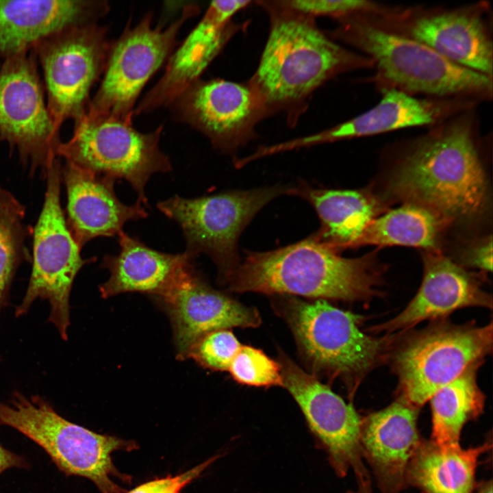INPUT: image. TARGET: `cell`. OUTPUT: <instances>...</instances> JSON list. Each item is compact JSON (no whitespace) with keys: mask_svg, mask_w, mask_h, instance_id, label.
Segmentation results:
<instances>
[{"mask_svg":"<svg viewBox=\"0 0 493 493\" xmlns=\"http://www.w3.org/2000/svg\"><path fill=\"white\" fill-rule=\"evenodd\" d=\"M47 185L42 212L34 233V262L29 282L15 316L27 313L38 299L50 307L48 321L67 340L70 320V294L74 279L89 260L80 255L64 218L60 204L62 170L55 160L46 170Z\"/></svg>","mask_w":493,"mask_h":493,"instance_id":"cell-9","label":"cell"},{"mask_svg":"<svg viewBox=\"0 0 493 493\" xmlns=\"http://www.w3.org/2000/svg\"><path fill=\"white\" fill-rule=\"evenodd\" d=\"M284 386L301 408L316 446L339 477L351 470L357 483L370 480L360 445L361 416L315 376L284 355L279 357Z\"/></svg>","mask_w":493,"mask_h":493,"instance_id":"cell-14","label":"cell"},{"mask_svg":"<svg viewBox=\"0 0 493 493\" xmlns=\"http://www.w3.org/2000/svg\"><path fill=\"white\" fill-rule=\"evenodd\" d=\"M118 238L119 253L104 256L102 262L110 272L109 279L99 288L103 298L134 292L159 298L171 288L194 259L186 251L170 254L156 251L123 231Z\"/></svg>","mask_w":493,"mask_h":493,"instance_id":"cell-24","label":"cell"},{"mask_svg":"<svg viewBox=\"0 0 493 493\" xmlns=\"http://www.w3.org/2000/svg\"><path fill=\"white\" fill-rule=\"evenodd\" d=\"M492 446L490 439L464 449L442 448L422 438L407 466V485L424 493H472L478 459Z\"/></svg>","mask_w":493,"mask_h":493,"instance_id":"cell-26","label":"cell"},{"mask_svg":"<svg viewBox=\"0 0 493 493\" xmlns=\"http://www.w3.org/2000/svg\"><path fill=\"white\" fill-rule=\"evenodd\" d=\"M372 255L345 258L307 238L272 251H248L221 283L237 292L366 300L377 283Z\"/></svg>","mask_w":493,"mask_h":493,"instance_id":"cell-2","label":"cell"},{"mask_svg":"<svg viewBox=\"0 0 493 493\" xmlns=\"http://www.w3.org/2000/svg\"><path fill=\"white\" fill-rule=\"evenodd\" d=\"M0 362H1V356H0Z\"/></svg>","mask_w":493,"mask_h":493,"instance_id":"cell-38","label":"cell"},{"mask_svg":"<svg viewBox=\"0 0 493 493\" xmlns=\"http://www.w3.org/2000/svg\"><path fill=\"white\" fill-rule=\"evenodd\" d=\"M109 10L105 1L0 0V56L29 51L66 28L94 23Z\"/></svg>","mask_w":493,"mask_h":493,"instance_id":"cell-21","label":"cell"},{"mask_svg":"<svg viewBox=\"0 0 493 493\" xmlns=\"http://www.w3.org/2000/svg\"><path fill=\"white\" fill-rule=\"evenodd\" d=\"M477 493H492V480L487 481L481 484Z\"/></svg>","mask_w":493,"mask_h":493,"instance_id":"cell-37","label":"cell"},{"mask_svg":"<svg viewBox=\"0 0 493 493\" xmlns=\"http://www.w3.org/2000/svg\"><path fill=\"white\" fill-rule=\"evenodd\" d=\"M492 349V323L483 327L442 323L422 331L395 354L400 396L420 408Z\"/></svg>","mask_w":493,"mask_h":493,"instance_id":"cell-10","label":"cell"},{"mask_svg":"<svg viewBox=\"0 0 493 493\" xmlns=\"http://www.w3.org/2000/svg\"><path fill=\"white\" fill-rule=\"evenodd\" d=\"M286 194L311 204L320 220V227L311 236L337 253L354 247L380 210L379 203L365 192L316 188L304 181L288 187Z\"/></svg>","mask_w":493,"mask_h":493,"instance_id":"cell-25","label":"cell"},{"mask_svg":"<svg viewBox=\"0 0 493 493\" xmlns=\"http://www.w3.org/2000/svg\"><path fill=\"white\" fill-rule=\"evenodd\" d=\"M189 264L164 295L159 297L173 330L177 356L188 357L194 344L203 336L231 327H256L257 311L212 288Z\"/></svg>","mask_w":493,"mask_h":493,"instance_id":"cell-16","label":"cell"},{"mask_svg":"<svg viewBox=\"0 0 493 493\" xmlns=\"http://www.w3.org/2000/svg\"><path fill=\"white\" fill-rule=\"evenodd\" d=\"M287 186L229 190L193 199L175 195L157 203L158 210L181 227L186 251L195 258L207 254L216 265L222 282L240 262L238 238L255 216Z\"/></svg>","mask_w":493,"mask_h":493,"instance_id":"cell-8","label":"cell"},{"mask_svg":"<svg viewBox=\"0 0 493 493\" xmlns=\"http://www.w3.org/2000/svg\"><path fill=\"white\" fill-rule=\"evenodd\" d=\"M162 126L149 133L136 130L132 121L88 111L75 121L73 135L61 142L58 155L92 173L128 181L147 206L144 188L156 173L171 170L159 147Z\"/></svg>","mask_w":493,"mask_h":493,"instance_id":"cell-6","label":"cell"},{"mask_svg":"<svg viewBox=\"0 0 493 493\" xmlns=\"http://www.w3.org/2000/svg\"><path fill=\"white\" fill-rule=\"evenodd\" d=\"M68 228L81 249L97 237H112L129 220L147 217L143 204L126 205L116 195L115 179L66 162Z\"/></svg>","mask_w":493,"mask_h":493,"instance_id":"cell-19","label":"cell"},{"mask_svg":"<svg viewBox=\"0 0 493 493\" xmlns=\"http://www.w3.org/2000/svg\"><path fill=\"white\" fill-rule=\"evenodd\" d=\"M477 367L478 365L469 368L429 399L432 413L431 440L440 447L460 446L464 426L483 412L485 400L477 383Z\"/></svg>","mask_w":493,"mask_h":493,"instance_id":"cell-27","label":"cell"},{"mask_svg":"<svg viewBox=\"0 0 493 493\" xmlns=\"http://www.w3.org/2000/svg\"><path fill=\"white\" fill-rule=\"evenodd\" d=\"M221 457L212 456L201 464L180 475L157 479L142 483L127 493H179L188 483L194 480L211 464Z\"/></svg>","mask_w":493,"mask_h":493,"instance_id":"cell-33","label":"cell"},{"mask_svg":"<svg viewBox=\"0 0 493 493\" xmlns=\"http://www.w3.org/2000/svg\"><path fill=\"white\" fill-rule=\"evenodd\" d=\"M35 53L5 58L0 69V140L16 148L31 170L56 160L61 143L43 94Z\"/></svg>","mask_w":493,"mask_h":493,"instance_id":"cell-13","label":"cell"},{"mask_svg":"<svg viewBox=\"0 0 493 493\" xmlns=\"http://www.w3.org/2000/svg\"><path fill=\"white\" fill-rule=\"evenodd\" d=\"M419 408L399 396L378 412L361 417L360 445L381 493H401L406 471L422 438L417 427Z\"/></svg>","mask_w":493,"mask_h":493,"instance_id":"cell-18","label":"cell"},{"mask_svg":"<svg viewBox=\"0 0 493 493\" xmlns=\"http://www.w3.org/2000/svg\"><path fill=\"white\" fill-rule=\"evenodd\" d=\"M251 1H214L168 58L158 82L135 108L134 115L147 113L173 101L201 74L223 50L239 26L231 18Z\"/></svg>","mask_w":493,"mask_h":493,"instance_id":"cell-17","label":"cell"},{"mask_svg":"<svg viewBox=\"0 0 493 493\" xmlns=\"http://www.w3.org/2000/svg\"><path fill=\"white\" fill-rule=\"evenodd\" d=\"M0 425L36 443L66 476L88 479L101 493H122L112 478L127 477L116 470L111 454L136 449L135 442L92 431L64 418L41 396L27 397L16 390L8 402L0 401Z\"/></svg>","mask_w":493,"mask_h":493,"instance_id":"cell-4","label":"cell"},{"mask_svg":"<svg viewBox=\"0 0 493 493\" xmlns=\"http://www.w3.org/2000/svg\"><path fill=\"white\" fill-rule=\"evenodd\" d=\"M444 112L443 104L414 97L394 87L385 90L381 100L366 112L327 129L275 144L273 151L281 153L344 139L428 125L439 121Z\"/></svg>","mask_w":493,"mask_h":493,"instance_id":"cell-22","label":"cell"},{"mask_svg":"<svg viewBox=\"0 0 493 493\" xmlns=\"http://www.w3.org/2000/svg\"><path fill=\"white\" fill-rule=\"evenodd\" d=\"M424 275L414 299L396 317L371 331L393 333L466 307L492 308V296L462 268L438 251L423 254Z\"/></svg>","mask_w":493,"mask_h":493,"instance_id":"cell-20","label":"cell"},{"mask_svg":"<svg viewBox=\"0 0 493 493\" xmlns=\"http://www.w3.org/2000/svg\"><path fill=\"white\" fill-rule=\"evenodd\" d=\"M168 106L177 120L199 130L215 149L229 154L254 139L255 127L270 115L249 80L200 78Z\"/></svg>","mask_w":493,"mask_h":493,"instance_id":"cell-15","label":"cell"},{"mask_svg":"<svg viewBox=\"0 0 493 493\" xmlns=\"http://www.w3.org/2000/svg\"><path fill=\"white\" fill-rule=\"evenodd\" d=\"M445 221L424 207L407 203L373 219L354 247L401 245L438 251L440 234Z\"/></svg>","mask_w":493,"mask_h":493,"instance_id":"cell-28","label":"cell"},{"mask_svg":"<svg viewBox=\"0 0 493 493\" xmlns=\"http://www.w3.org/2000/svg\"><path fill=\"white\" fill-rule=\"evenodd\" d=\"M24 207L0 186V311L8 303L11 284L25 257Z\"/></svg>","mask_w":493,"mask_h":493,"instance_id":"cell-29","label":"cell"},{"mask_svg":"<svg viewBox=\"0 0 493 493\" xmlns=\"http://www.w3.org/2000/svg\"><path fill=\"white\" fill-rule=\"evenodd\" d=\"M331 34L369 55L383 78L405 92L438 97L490 94L492 78L444 58L407 36L349 16Z\"/></svg>","mask_w":493,"mask_h":493,"instance_id":"cell-5","label":"cell"},{"mask_svg":"<svg viewBox=\"0 0 493 493\" xmlns=\"http://www.w3.org/2000/svg\"><path fill=\"white\" fill-rule=\"evenodd\" d=\"M110 45L106 28L94 23L66 28L33 47L43 72L47 109L59 134L64 121H75L87 110Z\"/></svg>","mask_w":493,"mask_h":493,"instance_id":"cell-12","label":"cell"},{"mask_svg":"<svg viewBox=\"0 0 493 493\" xmlns=\"http://www.w3.org/2000/svg\"><path fill=\"white\" fill-rule=\"evenodd\" d=\"M240 346L232 331L218 329L200 338L192 346L188 357L212 370H228Z\"/></svg>","mask_w":493,"mask_h":493,"instance_id":"cell-31","label":"cell"},{"mask_svg":"<svg viewBox=\"0 0 493 493\" xmlns=\"http://www.w3.org/2000/svg\"><path fill=\"white\" fill-rule=\"evenodd\" d=\"M468 262L485 271L492 269V241L488 238L471 250L468 256Z\"/></svg>","mask_w":493,"mask_h":493,"instance_id":"cell-34","label":"cell"},{"mask_svg":"<svg viewBox=\"0 0 493 493\" xmlns=\"http://www.w3.org/2000/svg\"><path fill=\"white\" fill-rule=\"evenodd\" d=\"M256 3L267 13L270 28L249 81L270 115L283 112L294 126L318 88L363 61L324 33L315 18L291 9L284 1Z\"/></svg>","mask_w":493,"mask_h":493,"instance_id":"cell-1","label":"cell"},{"mask_svg":"<svg viewBox=\"0 0 493 493\" xmlns=\"http://www.w3.org/2000/svg\"><path fill=\"white\" fill-rule=\"evenodd\" d=\"M286 301V320L303 356L318 372L355 381L383 359L394 341L364 333L359 328L362 316L324 299Z\"/></svg>","mask_w":493,"mask_h":493,"instance_id":"cell-7","label":"cell"},{"mask_svg":"<svg viewBox=\"0 0 493 493\" xmlns=\"http://www.w3.org/2000/svg\"><path fill=\"white\" fill-rule=\"evenodd\" d=\"M29 467L30 464L24 456L14 453L0 444V475L10 468L28 469Z\"/></svg>","mask_w":493,"mask_h":493,"instance_id":"cell-35","label":"cell"},{"mask_svg":"<svg viewBox=\"0 0 493 493\" xmlns=\"http://www.w3.org/2000/svg\"><path fill=\"white\" fill-rule=\"evenodd\" d=\"M238 383L254 386L283 385L279 363L263 351L250 346H242L228 368Z\"/></svg>","mask_w":493,"mask_h":493,"instance_id":"cell-30","label":"cell"},{"mask_svg":"<svg viewBox=\"0 0 493 493\" xmlns=\"http://www.w3.org/2000/svg\"><path fill=\"white\" fill-rule=\"evenodd\" d=\"M404 29L405 34L401 35L427 45L451 62L492 78V43L477 14L448 11L423 15L407 22Z\"/></svg>","mask_w":493,"mask_h":493,"instance_id":"cell-23","label":"cell"},{"mask_svg":"<svg viewBox=\"0 0 493 493\" xmlns=\"http://www.w3.org/2000/svg\"><path fill=\"white\" fill-rule=\"evenodd\" d=\"M199 12L197 5L190 4L167 27H153L151 13L136 26L128 25L111 42L99 88L86 111L132 121L142 88L168 61L183 25Z\"/></svg>","mask_w":493,"mask_h":493,"instance_id":"cell-11","label":"cell"},{"mask_svg":"<svg viewBox=\"0 0 493 493\" xmlns=\"http://www.w3.org/2000/svg\"><path fill=\"white\" fill-rule=\"evenodd\" d=\"M357 488L356 490H350L346 493H373L371 485V480L357 483Z\"/></svg>","mask_w":493,"mask_h":493,"instance_id":"cell-36","label":"cell"},{"mask_svg":"<svg viewBox=\"0 0 493 493\" xmlns=\"http://www.w3.org/2000/svg\"><path fill=\"white\" fill-rule=\"evenodd\" d=\"M390 189L445 220L481 214L488 187L471 126L458 121L425 138L402 162Z\"/></svg>","mask_w":493,"mask_h":493,"instance_id":"cell-3","label":"cell"},{"mask_svg":"<svg viewBox=\"0 0 493 493\" xmlns=\"http://www.w3.org/2000/svg\"><path fill=\"white\" fill-rule=\"evenodd\" d=\"M291 9L315 18L328 16L341 20L377 10V5L364 0H285Z\"/></svg>","mask_w":493,"mask_h":493,"instance_id":"cell-32","label":"cell"}]
</instances>
